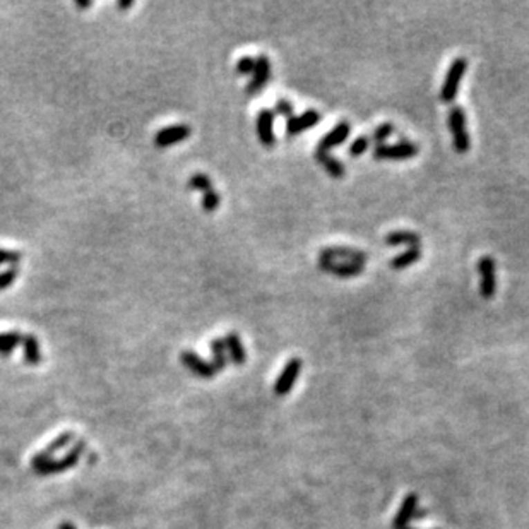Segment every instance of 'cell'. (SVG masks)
Wrapping results in <instances>:
<instances>
[{"instance_id":"cell-7","label":"cell","mask_w":529,"mask_h":529,"mask_svg":"<svg viewBox=\"0 0 529 529\" xmlns=\"http://www.w3.org/2000/svg\"><path fill=\"white\" fill-rule=\"evenodd\" d=\"M269 79H271V60H269L268 55L262 53V55L255 59V67L254 72H252L250 82L245 86V93L248 96L257 95V93H261L266 88Z\"/></svg>"},{"instance_id":"cell-35","label":"cell","mask_w":529,"mask_h":529,"mask_svg":"<svg viewBox=\"0 0 529 529\" xmlns=\"http://www.w3.org/2000/svg\"><path fill=\"white\" fill-rule=\"evenodd\" d=\"M59 529H77V528H75V526H74V524H71V523H67V521H66V523H62V524H60V526H59Z\"/></svg>"},{"instance_id":"cell-14","label":"cell","mask_w":529,"mask_h":529,"mask_svg":"<svg viewBox=\"0 0 529 529\" xmlns=\"http://www.w3.org/2000/svg\"><path fill=\"white\" fill-rule=\"evenodd\" d=\"M319 122H320L319 111L314 110V108H308V110H305L301 115H298V117H291L290 120L286 122V134L290 136V138H293V136H298L301 134V132L308 131V129L315 127Z\"/></svg>"},{"instance_id":"cell-29","label":"cell","mask_w":529,"mask_h":529,"mask_svg":"<svg viewBox=\"0 0 529 529\" xmlns=\"http://www.w3.org/2000/svg\"><path fill=\"white\" fill-rule=\"evenodd\" d=\"M254 67H255V59L254 57H242V59L236 62V72H239L240 75H248L254 72Z\"/></svg>"},{"instance_id":"cell-25","label":"cell","mask_w":529,"mask_h":529,"mask_svg":"<svg viewBox=\"0 0 529 529\" xmlns=\"http://www.w3.org/2000/svg\"><path fill=\"white\" fill-rule=\"evenodd\" d=\"M392 132H394V124H391V122H384V124H380L379 127H375L370 141L375 144V146H382V144H386V139L391 138Z\"/></svg>"},{"instance_id":"cell-27","label":"cell","mask_w":529,"mask_h":529,"mask_svg":"<svg viewBox=\"0 0 529 529\" xmlns=\"http://www.w3.org/2000/svg\"><path fill=\"white\" fill-rule=\"evenodd\" d=\"M219 203H221V197H219V194L216 192L214 189L207 190V192L203 194V201H201V204H203V210L206 212H214L219 207Z\"/></svg>"},{"instance_id":"cell-34","label":"cell","mask_w":529,"mask_h":529,"mask_svg":"<svg viewBox=\"0 0 529 529\" xmlns=\"http://www.w3.org/2000/svg\"><path fill=\"white\" fill-rule=\"evenodd\" d=\"M425 516H427V510L420 509L418 507V509H416V512H415V519H423Z\"/></svg>"},{"instance_id":"cell-2","label":"cell","mask_w":529,"mask_h":529,"mask_svg":"<svg viewBox=\"0 0 529 529\" xmlns=\"http://www.w3.org/2000/svg\"><path fill=\"white\" fill-rule=\"evenodd\" d=\"M467 71V60L464 57H456L452 60V64L449 66L447 72H445L444 82H442L440 88V100L444 103H452L458 96L459 84L463 81L464 74Z\"/></svg>"},{"instance_id":"cell-15","label":"cell","mask_w":529,"mask_h":529,"mask_svg":"<svg viewBox=\"0 0 529 529\" xmlns=\"http://www.w3.org/2000/svg\"><path fill=\"white\" fill-rule=\"evenodd\" d=\"M416 509H418V495L408 494L399 507V512L392 519V529H408L409 523L415 519Z\"/></svg>"},{"instance_id":"cell-31","label":"cell","mask_w":529,"mask_h":529,"mask_svg":"<svg viewBox=\"0 0 529 529\" xmlns=\"http://www.w3.org/2000/svg\"><path fill=\"white\" fill-rule=\"evenodd\" d=\"M293 105H291V102H288V100H278V103H276V108L272 111L278 115H281V117H286L288 120H290L291 117H293Z\"/></svg>"},{"instance_id":"cell-32","label":"cell","mask_w":529,"mask_h":529,"mask_svg":"<svg viewBox=\"0 0 529 529\" xmlns=\"http://www.w3.org/2000/svg\"><path fill=\"white\" fill-rule=\"evenodd\" d=\"M74 6L77 7V9H89V7L93 6L91 0H75Z\"/></svg>"},{"instance_id":"cell-22","label":"cell","mask_w":529,"mask_h":529,"mask_svg":"<svg viewBox=\"0 0 529 529\" xmlns=\"http://www.w3.org/2000/svg\"><path fill=\"white\" fill-rule=\"evenodd\" d=\"M23 358L28 365H39L41 363V348L39 341L33 334H24L23 336Z\"/></svg>"},{"instance_id":"cell-18","label":"cell","mask_w":529,"mask_h":529,"mask_svg":"<svg viewBox=\"0 0 529 529\" xmlns=\"http://www.w3.org/2000/svg\"><path fill=\"white\" fill-rule=\"evenodd\" d=\"M384 242L391 247L406 245L408 248H411V247H420V243H422V236H420L416 232H411V230H396V232H389L387 235L384 236Z\"/></svg>"},{"instance_id":"cell-11","label":"cell","mask_w":529,"mask_h":529,"mask_svg":"<svg viewBox=\"0 0 529 529\" xmlns=\"http://www.w3.org/2000/svg\"><path fill=\"white\" fill-rule=\"evenodd\" d=\"M190 134H192L190 125L187 124L170 125V127H165L156 132V136H154V144H156V147H170L174 146V144L183 142L185 139H189Z\"/></svg>"},{"instance_id":"cell-36","label":"cell","mask_w":529,"mask_h":529,"mask_svg":"<svg viewBox=\"0 0 529 529\" xmlns=\"http://www.w3.org/2000/svg\"><path fill=\"white\" fill-rule=\"evenodd\" d=\"M408 529H411V528H408Z\"/></svg>"},{"instance_id":"cell-1","label":"cell","mask_w":529,"mask_h":529,"mask_svg":"<svg viewBox=\"0 0 529 529\" xmlns=\"http://www.w3.org/2000/svg\"><path fill=\"white\" fill-rule=\"evenodd\" d=\"M447 124L449 129H451L452 146H454L456 153H467L471 147V139L466 125V111H464L463 106H452L449 110Z\"/></svg>"},{"instance_id":"cell-9","label":"cell","mask_w":529,"mask_h":529,"mask_svg":"<svg viewBox=\"0 0 529 529\" xmlns=\"http://www.w3.org/2000/svg\"><path fill=\"white\" fill-rule=\"evenodd\" d=\"M255 131H257L259 141L264 147H275V111L271 108H262L255 118Z\"/></svg>"},{"instance_id":"cell-20","label":"cell","mask_w":529,"mask_h":529,"mask_svg":"<svg viewBox=\"0 0 529 529\" xmlns=\"http://www.w3.org/2000/svg\"><path fill=\"white\" fill-rule=\"evenodd\" d=\"M422 255H423V250L420 247L406 248L405 252H401L399 255L392 257L391 261H389V266H391L392 269H396V271H401V269H406L409 268V266L416 264V262L422 259Z\"/></svg>"},{"instance_id":"cell-4","label":"cell","mask_w":529,"mask_h":529,"mask_svg":"<svg viewBox=\"0 0 529 529\" xmlns=\"http://www.w3.org/2000/svg\"><path fill=\"white\" fill-rule=\"evenodd\" d=\"M478 272H480V295L485 300L495 297L496 291V266L492 255H483L478 261Z\"/></svg>"},{"instance_id":"cell-21","label":"cell","mask_w":529,"mask_h":529,"mask_svg":"<svg viewBox=\"0 0 529 529\" xmlns=\"http://www.w3.org/2000/svg\"><path fill=\"white\" fill-rule=\"evenodd\" d=\"M211 365L214 369V372H221L228 365V351H226V344L223 337H214L211 341Z\"/></svg>"},{"instance_id":"cell-5","label":"cell","mask_w":529,"mask_h":529,"mask_svg":"<svg viewBox=\"0 0 529 529\" xmlns=\"http://www.w3.org/2000/svg\"><path fill=\"white\" fill-rule=\"evenodd\" d=\"M418 153L420 149L415 142L402 141L398 144L375 146V149H373V158H375V160H409V158H415Z\"/></svg>"},{"instance_id":"cell-24","label":"cell","mask_w":529,"mask_h":529,"mask_svg":"<svg viewBox=\"0 0 529 529\" xmlns=\"http://www.w3.org/2000/svg\"><path fill=\"white\" fill-rule=\"evenodd\" d=\"M190 190H197V192H207V190L212 189V180L207 174H194L189 178V183H187Z\"/></svg>"},{"instance_id":"cell-10","label":"cell","mask_w":529,"mask_h":529,"mask_svg":"<svg viewBox=\"0 0 529 529\" xmlns=\"http://www.w3.org/2000/svg\"><path fill=\"white\" fill-rule=\"evenodd\" d=\"M72 438H74V434H72V431H66V434L53 438V440L50 442L45 449H41V451L36 452V454L33 456V459H31V467L36 471L41 466H45L46 463H50V461L53 459V454H55V452L64 451V449L71 444Z\"/></svg>"},{"instance_id":"cell-6","label":"cell","mask_w":529,"mask_h":529,"mask_svg":"<svg viewBox=\"0 0 529 529\" xmlns=\"http://www.w3.org/2000/svg\"><path fill=\"white\" fill-rule=\"evenodd\" d=\"M320 259H327V261H337V262H351V264H365L369 254L363 250H358L355 247L348 245H331L320 248Z\"/></svg>"},{"instance_id":"cell-17","label":"cell","mask_w":529,"mask_h":529,"mask_svg":"<svg viewBox=\"0 0 529 529\" xmlns=\"http://www.w3.org/2000/svg\"><path fill=\"white\" fill-rule=\"evenodd\" d=\"M225 344H226V351H228V360L233 363V365H245L247 362V350L243 346L242 340L236 333H228L225 337Z\"/></svg>"},{"instance_id":"cell-23","label":"cell","mask_w":529,"mask_h":529,"mask_svg":"<svg viewBox=\"0 0 529 529\" xmlns=\"http://www.w3.org/2000/svg\"><path fill=\"white\" fill-rule=\"evenodd\" d=\"M21 343H23V334H19L17 331L2 333L0 334V355H10Z\"/></svg>"},{"instance_id":"cell-33","label":"cell","mask_w":529,"mask_h":529,"mask_svg":"<svg viewBox=\"0 0 529 529\" xmlns=\"http://www.w3.org/2000/svg\"><path fill=\"white\" fill-rule=\"evenodd\" d=\"M132 6H134V0H120V2L117 3V7H118V9H120V10H127V9H131Z\"/></svg>"},{"instance_id":"cell-30","label":"cell","mask_w":529,"mask_h":529,"mask_svg":"<svg viewBox=\"0 0 529 529\" xmlns=\"http://www.w3.org/2000/svg\"><path fill=\"white\" fill-rule=\"evenodd\" d=\"M19 261H21V254L17 250H6V248H0V266L2 264L16 266Z\"/></svg>"},{"instance_id":"cell-19","label":"cell","mask_w":529,"mask_h":529,"mask_svg":"<svg viewBox=\"0 0 529 529\" xmlns=\"http://www.w3.org/2000/svg\"><path fill=\"white\" fill-rule=\"evenodd\" d=\"M315 160L319 161L320 167L333 176V178H343L344 174H346V168H344L343 161L331 156V154L326 153V151H315Z\"/></svg>"},{"instance_id":"cell-8","label":"cell","mask_w":529,"mask_h":529,"mask_svg":"<svg viewBox=\"0 0 529 529\" xmlns=\"http://www.w3.org/2000/svg\"><path fill=\"white\" fill-rule=\"evenodd\" d=\"M301 366H304V362H301L298 356L288 360V363L283 366L279 377L276 379V384H275V394L276 396H286L288 392L293 389L295 382H297V379L300 377V373H301Z\"/></svg>"},{"instance_id":"cell-12","label":"cell","mask_w":529,"mask_h":529,"mask_svg":"<svg viewBox=\"0 0 529 529\" xmlns=\"http://www.w3.org/2000/svg\"><path fill=\"white\" fill-rule=\"evenodd\" d=\"M180 362H182V365L185 366L187 370H190V372H192L194 375H197V377H203V379H211V377L216 375L211 362H206V360H204L203 356L197 355L196 351H190V350L183 351L182 355H180Z\"/></svg>"},{"instance_id":"cell-26","label":"cell","mask_w":529,"mask_h":529,"mask_svg":"<svg viewBox=\"0 0 529 529\" xmlns=\"http://www.w3.org/2000/svg\"><path fill=\"white\" fill-rule=\"evenodd\" d=\"M370 144H372L370 138H366V136H358V138H356L355 141L351 142L350 149H348V154H350L351 158L362 156L363 153H366V151H369Z\"/></svg>"},{"instance_id":"cell-13","label":"cell","mask_w":529,"mask_h":529,"mask_svg":"<svg viewBox=\"0 0 529 529\" xmlns=\"http://www.w3.org/2000/svg\"><path fill=\"white\" fill-rule=\"evenodd\" d=\"M319 269L336 276V278H355L360 276L365 269V264H351V262H337L327 261V259L319 257Z\"/></svg>"},{"instance_id":"cell-16","label":"cell","mask_w":529,"mask_h":529,"mask_svg":"<svg viewBox=\"0 0 529 529\" xmlns=\"http://www.w3.org/2000/svg\"><path fill=\"white\" fill-rule=\"evenodd\" d=\"M351 132V125L348 120H341L340 124H336V127L333 129L331 132H327L322 139H320L317 144V151H326L329 153L333 147L341 146L348 138H350Z\"/></svg>"},{"instance_id":"cell-28","label":"cell","mask_w":529,"mask_h":529,"mask_svg":"<svg viewBox=\"0 0 529 529\" xmlns=\"http://www.w3.org/2000/svg\"><path fill=\"white\" fill-rule=\"evenodd\" d=\"M17 278V268L16 266H10L9 269H6L3 272H0V291L7 290Z\"/></svg>"},{"instance_id":"cell-3","label":"cell","mask_w":529,"mask_h":529,"mask_svg":"<svg viewBox=\"0 0 529 529\" xmlns=\"http://www.w3.org/2000/svg\"><path fill=\"white\" fill-rule=\"evenodd\" d=\"M84 451H86V442L79 440L62 459H52L50 463H46L45 466L36 470L35 473H38L39 476H46V474H57V473H62V471L71 470V467H74L75 464H77V461L81 459V456L84 454Z\"/></svg>"}]
</instances>
